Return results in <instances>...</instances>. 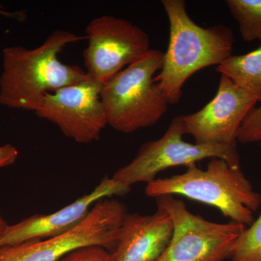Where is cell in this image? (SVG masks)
Masks as SVG:
<instances>
[{"label":"cell","mask_w":261,"mask_h":261,"mask_svg":"<svg viewBox=\"0 0 261 261\" xmlns=\"http://www.w3.org/2000/svg\"><path fill=\"white\" fill-rule=\"evenodd\" d=\"M85 39V36L68 31L56 30L34 49L21 46L5 48L0 106L35 113L46 94L87 79L86 70L59 59L68 44Z\"/></svg>","instance_id":"6da1fadb"},{"label":"cell","mask_w":261,"mask_h":261,"mask_svg":"<svg viewBox=\"0 0 261 261\" xmlns=\"http://www.w3.org/2000/svg\"><path fill=\"white\" fill-rule=\"evenodd\" d=\"M169 22L170 36L162 68L154 80L169 105L177 104L182 87L202 68L219 65L232 56L234 36L224 25L200 27L190 18L184 0H163Z\"/></svg>","instance_id":"7a4b0ae2"},{"label":"cell","mask_w":261,"mask_h":261,"mask_svg":"<svg viewBox=\"0 0 261 261\" xmlns=\"http://www.w3.org/2000/svg\"><path fill=\"white\" fill-rule=\"evenodd\" d=\"M145 194L154 198L183 196L216 207L231 221L245 226L254 222V213L261 205L260 194L241 168L218 158L210 159L205 170L193 164L181 174L156 178L147 184Z\"/></svg>","instance_id":"3957f363"},{"label":"cell","mask_w":261,"mask_h":261,"mask_svg":"<svg viewBox=\"0 0 261 261\" xmlns=\"http://www.w3.org/2000/svg\"><path fill=\"white\" fill-rule=\"evenodd\" d=\"M163 56L151 49L102 86L101 99L113 129L132 133L153 126L167 112L169 103L154 77Z\"/></svg>","instance_id":"277c9868"},{"label":"cell","mask_w":261,"mask_h":261,"mask_svg":"<svg viewBox=\"0 0 261 261\" xmlns=\"http://www.w3.org/2000/svg\"><path fill=\"white\" fill-rule=\"evenodd\" d=\"M126 208L116 199L106 198L68 232L45 240L0 247V261H59L68 252L88 245L114 250Z\"/></svg>","instance_id":"5b68a950"},{"label":"cell","mask_w":261,"mask_h":261,"mask_svg":"<svg viewBox=\"0 0 261 261\" xmlns=\"http://www.w3.org/2000/svg\"><path fill=\"white\" fill-rule=\"evenodd\" d=\"M156 201L173 224L171 240L156 261H224L230 258L235 242L247 228L233 221L219 224L207 221L192 214L174 196H161Z\"/></svg>","instance_id":"8992f818"},{"label":"cell","mask_w":261,"mask_h":261,"mask_svg":"<svg viewBox=\"0 0 261 261\" xmlns=\"http://www.w3.org/2000/svg\"><path fill=\"white\" fill-rule=\"evenodd\" d=\"M185 135L182 117L176 116L161 138L144 143L135 159L118 170L113 178L130 187L142 182L148 184L168 168L188 167L202 160L214 158L224 160L233 167L240 168L237 145L189 143L183 140Z\"/></svg>","instance_id":"52a82bcc"},{"label":"cell","mask_w":261,"mask_h":261,"mask_svg":"<svg viewBox=\"0 0 261 261\" xmlns=\"http://www.w3.org/2000/svg\"><path fill=\"white\" fill-rule=\"evenodd\" d=\"M84 63L89 76L104 85L150 50L145 31L126 19L103 15L86 27Z\"/></svg>","instance_id":"ba28073f"},{"label":"cell","mask_w":261,"mask_h":261,"mask_svg":"<svg viewBox=\"0 0 261 261\" xmlns=\"http://www.w3.org/2000/svg\"><path fill=\"white\" fill-rule=\"evenodd\" d=\"M102 86L88 75L79 83L46 94L36 115L56 125L77 143L96 142L108 125L101 99Z\"/></svg>","instance_id":"9c48e42d"},{"label":"cell","mask_w":261,"mask_h":261,"mask_svg":"<svg viewBox=\"0 0 261 261\" xmlns=\"http://www.w3.org/2000/svg\"><path fill=\"white\" fill-rule=\"evenodd\" d=\"M257 102L221 75L214 99L197 112L181 116L185 135H191L198 145H237L240 128Z\"/></svg>","instance_id":"30bf717a"},{"label":"cell","mask_w":261,"mask_h":261,"mask_svg":"<svg viewBox=\"0 0 261 261\" xmlns=\"http://www.w3.org/2000/svg\"><path fill=\"white\" fill-rule=\"evenodd\" d=\"M132 187L115 178H103L92 192L50 214L34 215L20 222L8 225L0 237V247L15 245L30 240L55 238L75 227L89 214L99 201L113 196H123Z\"/></svg>","instance_id":"8fae6325"},{"label":"cell","mask_w":261,"mask_h":261,"mask_svg":"<svg viewBox=\"0 0 261 261\" xmlns=\"http://www.w3.org/2000/svg\"><path fill=\"white\" fill-rule=\"evenodd\" d=\"M172 233L171 217L160 207L152 215L127 214L112 252L113 261H156Z\"/></svg>","instance_id":"7c38bea8"},{"label":"cell","mask_w":261,"mask_h":261,"mask_svg":"<svg viewBox=\"0 0 261 261\" xmlns=\"http://www.w3.org/2000/svg\"><path fill=\"white\" fill-rule=\"evenodd\" d=\"M216 70L261 102V44L247 54L228 57Z\"/></svg>","instance_id":"4fadbf2b"},{"label":"cell","mask_w":261,"mask_h":261,"mask_svg":"<svg viewBox=\"0 0 261 261\" xmlns=\"http://www.w3.org/2000/svg\"><path fill=\"white\" fill-rule=\"evenodd\" d=\"M226 4L243 40L261 42V0H227Z\"/></svg>","instance_id":"5bb4252c"},{"label":"cell","mask_w":261,"mask_h":261,"mask_svg":"<svg viewBox=\"0 0 261 261\" xmlns=\"http://www.w3.org/2000/svg\"><path fill=\"white\" fill-rule=\"evenodd\" d=\"M231 261H261V214L235 242Z\"/></svg>","instance_id":"9a60e30c"},{"label":"cell","mask_w":261,"mask_h":261,"mask_svg":"<svg viewBox=\"0 0 261 261\" xmlns=\"http://www.w3.org/2000/svg\"><path fill=\"white\" fill-rule=\"evenodd\" d=\"M261 140V105L254 109L244 121L238 136V142L246 144Z\"/></svg>","instance_id":"2e32d148"},{"label":"cell","mask_w":261,"mask_h":261,"mask_svg":"<svg viewBox=\"0 0 261 261\" xmlns=\"http://www.w3.org/2000/svg\"><path fill=\"white\" fill-rule=\"evenodd\" d=\"M59 261H113V256L104 247L88 245L72 250Z\"/></svg>","instance_id":"e0dca14e"},{"label":"cell","mask_w":261,"mask_h":261,"mask_svg":"<svg viewBox=\"0 0 261 261\" xmlns=\"http://www.w3.org/2000/svg\"><path fill=\"white\" fill-rule=\"evenodd\" d=\"M18 155V149L14 146L10 144L0 146V170L14 164Z\"/></svg>","instance_id":"ac0fdd59"},{"label":"cell","mask_w":261,"mask_h":261,"mask_svg":"<svg viewBox=\"0 0 261 261\" xmlns=\"http://www.w3.org/2000/svg\"><path fill=\"white\" fill-rule=\"evenodd\" d=\"M8 225L9 224H8V223L6 222L4 218L0 215V237L5 233V231H6Z\"/></svg>","instance_id":"d6986e66"},{"label":"cell","mask_w":261,"mask_h":261,"mask_svg":"<svg viewBox=\"0 0 261 261\" xmlns=\"http://www.w3.org/2000/svg\"><path fill=\"white\" fill-rule=\"evenodd\" d=\"M259 143H260V149H261V140L260 141H259Z\"/></svg>","instance_id":"ffe728a7"}]
</instances>
